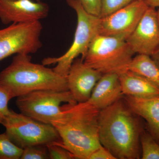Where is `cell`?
<instances>
[{
  "mask_svg": "<svg viewBox=\"0 0 159 159\" xmlns=\"http://www.w3.org/2000/svg\"><path fill=\"white\" fill-rule=\"evenodd\" d=\"M148 7L156 8L159 7V0H144Z\"/></svg>",
  "mask_w": 159,
  "mask_h": 159,
  "instance_id": "obj_25",
  "label": "cell"
},
{
  "mask_svg": "<svg viewBox=\"0 0 159 159\" xmlns=\"http://www.w3.org/2000/svg\"><path fill=\"white\" fill-rule=\"evenodd\" d=\"M34 1H37V2H40V0H34Z\"/></svg>",
  "mask_w": 159,
  "mask_h": 159,
  "instance_id": "obj_28",
  "label": "cell"
},
{
  "mask_svg": "<svg viewBox=\"0 0 159 159\" xmlns=\"http://www.w3.org/2000/svg\"><path fill=\"white\" fill-rule=\"evenodd\" d=\"M50 159L47 145H32L24 148L20 159Z\"/></svg>",
  "mask_w": 159,
  "mask_h": 159,
  "instance_id": "obj_19",
  "label": "cell"
},
{
  "mask_svg": "<svg viewBox=\"0 0 159 159\" xmlns=\"http://www.w3.org/2000/svg\"><path fill=\"white\" fill-rule=\"evenodd\" d=\"M81 6L89 14L100 17L101 0H78Z\"/></svg>",
  "mask_w": 159,
  "mask_h": 159,
  "instance_id": "obj_23",
  "label": "cell"
},
{
  "mask_svg": "<svg viewBox=\"0 0 159 159\" xmlns=\"http://www.w3.org/2000/svg\"><path fill=\"white\" fill-rule=\"evenodd\" d=\"M142 159H159V144L148 131H143L140 139Z\"/></svg>",
  "mask_w": 159,
  "mask_h": 159,
  "instance_id": "obj_17",
  "label": "cell"
},
{
  "mask_svg": "<svg viewBox=\"0 0 159 159\" xmlns=\"http://www.w3.org/2000/svg\"><path fill=\"white\" fill-rule=\"evenodd\" d=\"M11 99L8 91L0 84V124H2L10 111L8 103Z\"/></svg>",
  "mask_w": 159,
  "mask_h": 159,
  "instance_id": "obj_22",
  "label": "cell"
},
{
  "mask_svg": "<svg viewBox=\"0 0 159 159\" xmlns=\"http://www.w3.org/2000/svg\"><path fill=\"white\" fill-rule=\"evenodd\" d=\"M122 94L141 99L159 97V88L145 77L128 70L119 74Z\"/></svg>",
  "mask_w": 159,
  "mask_h": 159,
  "instance_id": "obj_15",
  "label": "cell"
},
{
  "mask_svg": "<svg viewBox=\"0 0 159 159\" xmlns=\"http://www.w3.org/2000/svg\"><path fill=\"white\" fill-rule=\"evenodd\" d=\"M31 60L29 54H16L10 64L0 72V84L11 98L41 90H68L66 77Z\"/></svg>",
  "mask_w": 159,
  "mask_h": 159,
  "instance_id": "obj_3",
  "label": "cell"
},
{
  "mask_svg": "<svg viewBox=\"0 0 159 159\" xmlns=\"http://www.w3.org/2000/svg\"><path fill=\"white\" fill-rule=\"evenodd\" d=\"M21 113L43 123L52 124L62 117V103H77L68 91L41 90L16 97Z\"/></svg>",
  "mask_w": 159,
  "mask_h": 159,
  "instance_id": "obj_7",
  "label": "cell"
},
{
  "mask_svg": "<svg viewBox=\"0 0 159 159\" xmlns=\"http://www.w3.org/2000/svg\"><path fill=\"white\" fill-rule=\"evenodd\" d=\"M89 159H116L105 147L102 146L93 152Z\"/></svg>",
  "mask_w": 159,
  "mask_h": 159,
  "instance_id": "obj_24",
  "label": "cell"
},
{
  "mask_svg": "<svg viewBox=\"0 0 159 159\" xmlns=\"http://www.w3.org/2000/svg\"><path fill=\"white\" fill-rule=\"evenodd\" d=\"M40 21L12 24L0 29V61L13 54H30L42 47Z\"/></svg>",
  "mask_w": 159,
  "mask_h": 159,
  "instance_id": "obj_8",
  "label": "cell"
},
{
  "mask_svg": "<svg viewBox=\"0 0 159 159\" xmlns=\"http://www.w3.org/2000/svg\"><path fill=\"white\" fill-rule=\"evenodd\" d=\"M138 117L122 99L100 111L99 141L116 159L140 158L144 129Z\"/></svg>",
  "mask_w": 159,
  "mask_h": 159,
  "instance_id": "obj_1",
  "label": "cell"
},
{
  "mask_svg": "<svg viewBox=\"0 0 159 159\" xmlns=\"http://www.w3.org/2000/svg\"><path fill=\"white\" fill-rule=\"evenodd\" d=\"M68 5L76 12L77 25L74 40L68 51L59 57H48L43 60L45 66L56 65L55 72L67 77L72 64L79 55L83 57L93 40L99 34L100 17L85 11L78 0H66Z\"/></svg>",
  "mask_w": 159,
  "mask_h": 159,
  "instance_id": "obj_5",
  "label": "cell"
},
{
  "mask_svg": "<svg viewBox=\"0 0 159 159\" xmlns=\"http://www.w3.org/2000/svg\"><path fill=\"white\" fill-rule=\"evenodd\" d=\"M123 95L119 74H102L86 102L101 111L122 99Z\"/></svg>",
  "mask_w": 159,
  "mask_h": 159,
  "instance_id": "obj_13",
  "label": "cell"
},
{
  "mask_svg": "<svg viewBox=\"0 0 159 159\" xmlns=\"http://www.w3.org/2000/svg\"><path fill=\"white\" fill-rule=\"evenodd\" d=\"M148 8L144 0H137L106 16L100 17L99 34L126 40Z\"/></svg>",
  "mask_w": 159,
  "mask_h": 159,
  "instance_id": "obj_9",
  "label": "cell"
},
{
  "mask_svg": "<svg viewBox=\"0 0 159 159\" xmlns=\"http://www.w3.org/2000/svg\"><path fill=\"white\" fill-rule=\"evenodd\" d=\"M62 117L52 123L61 140L59 144L74 158L89 159L102 146L99 135L100 110L86 102L61 106Z\"/></svg>",
  "mask_w": 159,
  "mask_h": 159,
  "instance_id": "obj_2",
  "label": "cell"
},
{
  "mask_svg": "<svg viewBox=\"0 0 159 159\" xmlns=\"http://www.w3.org/2000/svg\"><path fill=\"white\" fill-rule=\"evenodd\" d=\"M129 70L145 77L159 88V67L150 56L137 54L133 58Z\"/></svg>",
  "mask_w": 159,
  "mask_h": 159,
  "instance_id": "obj_16",
  "label": "cell"
},
{
  "mask_svg": "<svg viewBox=\"0 0 159 159\" xmlns=\"http://www.w3.org/2000/svg\"><path fill=\"white\" fill-rule=\"evenodd\" d=\"M102 74L86 65L82 58H76L67 75L68 90L76 102H84L89 99L92 91Z\"/></svg>",
  "mask_w": 159,
  "mask_h": 159,
  "instance_id": "obj_12",
  "label": "cell"
},
{
  "mask_svg": "<svg viewBox=\"0 0 159 159\" xmlns=\"http://www.w3.org/2000/svg\"><path fill=\"white\" fill-rule=\"evenodd\" d=\"M128 106L146 121L148 131L159 144V97L141 99L125 96Z\"/></svg>",
  "mask_w": 159,
  "mask_h": 159,
  "instance_id": "obj_14",
  "label": "cell"
},
{
  "mask_svg": "<svg viewBox=\"0 0 159 159\" xmlns=\"http://www.w3.org/2000/svg\"><path fill=\"white\" fill-rule=\"evenodd\" d=\"M2 125L11 142L22 149L32 145L61 143L59 134L52 124L39 122L11 110Z\"/></svg>",
  "mask_w": 159,
  "mask_h": 159,
  "instance_id": "obj_6",
  "label": "cell"
},
{
  "mask_svg": "<svg viewBox=\"0 0 159 159\" xmlns=\"http://www.w3.org/2000/svg\"><path fill=\"white\" fill-rule=\"evenodd\" d=\"M150 57L155 63L159 67V47Z\"/></svg>",
  "mask_w": 159,
  "mask_h": 159,
  "instance_id": "obj_26",
  "label": "cell"
},
{
  "mask_svg": "<svg viewBox=\"0 0 159 159\" xmlns=\"http://www.w3.org/2000/svg\"><path fill=\"white\" fill-rule=\"evenodd\" d=\"M47 3L34 0H0V20L5 25L40 21L48 16Z\"/></svg>",
  "mask_w": 159,
  "mask_h": 159,
  "instance_id": "obj_11",
  "label": "cell"
},
{
  "mask_svg": "<svg viewBox=\"0 0 159 159\" xmlns=\"http://www.w3.org/2000/svg\"><path fill=\"white\" fill-rule=\"evenodd\" d=\"M135 54L151 56L159 47V25L155 8L148 7L125 40Z\"/></svg>",
  "mask_w": 159,
  "mask_h": 159,
  "instance_id": "obj_10",
  "label": "cell"
},
{
  "mask_svg": "<svg viewBox=\"0 0 159 159\" xmlns=\"http://www.w3.org/2000/svg\"><path fill=\"white\" fill-rule=\"evenodd\" d=\"M137 0H101L100 17L106 16Z\"/></svg>",
  "mask_w": 159,
  "mask_h": 159,
  "instance_id": "obj_20",
  "label": "cell"
},
{
  "mask_svg": "<svg viewBox=\"0 0 159 159\" xmlns=\"http://www.w3.org/2000/svg\"><path fill=\"white\" fill-rule=\"evenodd\" d=\"M134 55L125 40L99 34L81 58L102 74L119 75L128 70Z\"/></svg>",
  "mask_w": 159,
  "mask_h": 159,
  "instance_id": "obj_4",
  "label": "cell"
},
{
  "mask_svg": "<svg viewBox=\"0 0 159 159\" xmlns=\"http://www.w3.org/2000/svg\"><path fill=\"white\" fill-rule=\"evenodd\" d=\"M157 14L158 21V23L159 25V8L158 9L157 11Z\"/></svg>",
  "mask_w": 159,
  "mask_h": 159,
  "instance_id": "obj_27",
  "label": "cell"
},
{
  "mask_svg": "<svg viewBox=\"0 0 159 159\" xmlns=\"http://www.w3.org/2000/svg\"><path fill=\"white\" fill-rule=\"evenodd\" d=\"M23 150L11 142L6 133L0 134V159H20Z\"/></svg>",
  "mask_w": 159,
  "mask_h": 159,
  "instance_id": "obj_18",
  "label": "cell"
},
{
  "mask_svg": "<svg viewBox=\"0 0 159 159\" xmlns=\"http://www.w3.org/2000/svg\"><path fill=\"white\" fill-rule=\"evenodd\" d=\"M47 145L50 159H74L72 154L65 148L61 146L58 143H52Z\"/></svg>",
  "mask_w": 159,
  "mask_h": 159,
  "instance_id": "obj_21",
  "label": "cell"
}]
</instances>
